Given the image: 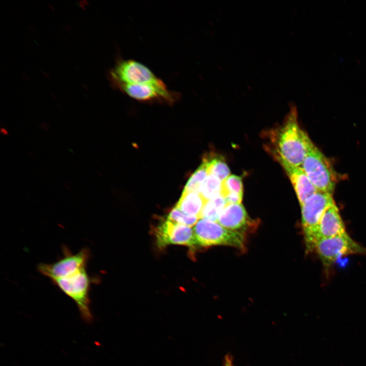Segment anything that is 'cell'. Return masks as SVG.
<instances>
[{
  "mask_svg": "<svg viewBox=\"0 0 366 366\" xmlns=\"http://www.w3.org/2000/svg\"><path fill=\"white\" fill-rule=\"evenodd\" d=\"M208 175V161L204 158L199 167L196 170L187 182L183 191L199 192L200 185Z\"/></svg>",
  "mask_w": 366,
  "mask_h": 366,
  "instance_id": "17",
  "label": "cell"
},
{
  "mask_svg": "<svg viewBox=\"0 0 366 366\" xmlns=\"http://www.w3.org/2000/svg\"><path fill=\"white\" fill-rule=\"evenodd\" d=\"M243 187L241 177L230 175L222 182L221 195L224 197L230 193L243 195Z\"/></svg>",
  "mask_w": 366,
  "mask_h": 366,
  "instance_id": "19",
  "label": "cell"
},
{
  "mask_svg": "<svg viewBox=\"0 0 366 366\" xmlns=\"http://www.w3.org/2000/svg\"><path fill=\"white\" fill-rule=\"evenodd\" d=\"M167 219L178 224L191 227L196 224L199 218L196 216L186 214L175 207L169 212Z\"/></svg>",
  "mask_w": 366,
  "mask_h": 366,
  "instance_id": "20",
  "label": "cell"
},
{
  "mask_svg": "<svg viewBox=\"0 0 366 366\" xmlns=\"http://www.w3.org/2000/svg\"><path fill=\"white\" fill-rule=\"evenodd\" d=\"M207 158L208 161V174L216 176L221 181L230 175V169L222 156L211 155Z\"/></svg>",
  "mask_w": 366,
  "mask_h": 366,
  "instance_id": "18",
  "label": "cell"
},
{
  "mask_svg": "<svg viewBox=\"0 0 366 366\" xmlns=\"http://www.w3.org/2000/svg\"><path fill=\"white\" fill-rule=\"evenodd\" d=\"M193 231L197 245L202 247L217 245L245 249V238L242 232L228 229L218 222L200 219Z\"/></svg>",
  "mask_w": 366,
  "mask_h": 366,
  "instance_id": "4",
  "label": "cell"
},
{
  "mask_svg": "<svg viewBox=\"0 0 366 366\" xmlns=\"http://www.w3.org/2000/svg\"><path fill=\"white\" fill-rule=\"evenodd\" d=\"M222 182L217 177L208 174L200 185L199 192L206 200H209L221 195Z\"/></svg>",
  "mask_w": 366,
  "mask_h": 366,
  "instance_id": "16",
  "label": "cell"
},
{
  "mask_svg": "<svg viewBox=\"0 0 366 366\" xmlns=\"http://www.w3.org/2000/svg\"><path fill=\"white\" fill-rule=\"evenodd\" d=\"M226 205L225 200L221 195L206 201L202 210L200 219L218 222L222 210Z\"/></svg>",
  "mask_w": 366,
  "mask_h": 366,
  "instance_id": "15",
  "label": "cell"
},
{
  "mask_svg": "<svg viewBox=\"0 0 366 366\" xmlns=\"http://www.w3.org/2000/svg\"><path fill=\"white\" fill-rule=\"evenodd\" d=\"M287 173L296 194L300 206L317 189L311 182L301 167L292 166L283 161H278Z\"/></svg>",
  "mask_w": 366,
  "mask_h": 366,
  "instance_id": "13",
  "label": "cell"
},
{
  "mask_svg": "<svg viewBox=\"0 0 366 366\" xmlns=\"http://www.w3.org/2000/svg\"><path fill=\"white\" fill-rule=\"evenodd\" d=\"M112 85L152 83L160 78L143 64L132 59L118 58L108 73Z\"/></svg>",
  "mask_w": 366,
  "mask_h": 366,
  "instance_id": "6",
  "label": "cell"
},
{
  "mask_svg": "<svg viewBox=\"0 0 366 366\" xmlns=\"http://www.w3.org/2000/svg\"><path fill=\"white\" fill-rule=\"evenodd\" d=\"M123 94L141 102L165 101L172 104L177 100L180 94L170 90L163 80L144 84H119L114 86Z\"/></svg>",
  "mask_w": 366,
  "mask_h": 366,
  "instance_id": "9",
  "label": "cell"
},
{
  "mask_svg": "<svg viewBox=\"0 0 366 366\" xmlns=\"http://www.w3.org/2000/svg\"><path fill=\"white\" fill-rule=\"evenodd\" d=\"M206 201L198 192L183 191L175 207L186 214L200 219Z\"/></svg>",
  "mask_w": 366,
  "mask_h": 366,
  "instance_id": "14",
  "label": "cell"
},
{
  "mask_svg": "<svg viewBox=\"0 0 366 366\" xmlns=\"http://www.w3.org/2000/svg\"><path fill=\"white\" fill-rule=\"evenodd\" d=\"M155 235L157 245L160 248L171 244L194 248L197 245L193 229L167 219L157 226Z\"/></svg>",
  "mask_w": 366,
  "mask_h": 366,
  "instance_id": "10",
  "label": "cell"
},
{
  "mask_svg": "<svg viewBox=\"0 0 366 366\" xmlns=\"http://www.w3.org/2000/svg\"><path fill=\"white\" fill-rule=\"evenodd\" d=\"M272 138L273 155L278 161L301 166L312 141L299 125L295 106H290L284 121L274 131Z\"/></svg>",
  "mask_w": 366,
  "mask_h": 366,
  "instance_id": "1",
  "label": "cell"
},
{
  "mask_svg": "<svg viewBox=\"0 0 366 366\" xmlns=\"http://www.w3.org/2000/svg\"><path fill=\"white\" fill-rule=\"evenodd\" d=\"M1 133L4 135H7L8 133L7 131L4 128L1 129Z\"/></svg>",
  "mask_w": 366,
  "mask_h": 366,
  "instance_id": "22",
  "label": "cell"
},
{
  "mask_svg": "<svg viewBox=\"0 0 366 366\" xmlns=\"http://www.w3.org/2000/svg\"><path fill=\"white\" fill-rule=\"evenodd\" d=\"M62 256L52 263H41L37 266L38 271L51 281L63 276L78 268L87 266L90 257L88 248H84L73 253L66 246L62 247Z\"/></svg>",
  "mask_w": 366,
  "mask_h": 366,
  "instance_id": "8",
  "label": "cell"
},
{
  "mask_svg": "<svg viewBox=\"0 0 366 366\" xmlns=\"http://www.w3.org/2000/svg\"><path fill=\"white\" fill-rule=\"evenodd\" d=\"M301 167L317 191L333 194L337 179L335 172L328 160L313 142Z\"/></svg>",
  "mask_w": 366,
  "mask_h": 366,
  "instance_id": "3",
  "label": "cell"
},
{
  "mask_svg": "<svg viewBox=\"0 0 366 366\" xmlns=\"http://www.w3.org/2000/svg\"><path fill=\"white\" fill-rule=\"evenodd\" d=\"M218 222L228 229L240 232L254 225L241 203L227 205L222 210Z\"/></svg>",
  "mask_w": 366,
  "mask_h": 366,
  "instance_id": "11",
  "label": "cell"
},
{
  "mask_svg": "<svg viewBox=\"0 0 366 366\" xmlns=\"http://www.w3.org/2000/svg\"><path fill=\"white\" fill-rule=\"evenodd\" d=\"M325 266H329L341 256L364 254L365 250L346 232L335 237L319 239L313 248Z\"/></svg>",
  "mask_w": 366,
  "mask_h": 366,
  "instance_id": "7",
  "label": "cell"
},
{
  "mask_svg": "<svg viewBox=\"0 0 366 366\" xmlns=\"http://www.w3.org/2000/svg\"><path fill=\"white\" fill-rule=\"evenodd\" d=\"M346 233L345 226L334 203L326 209L320 220L315 242L319 239L331 238Z\"/></svg>",
  "mask_w": 366,
  "mask_h": 366,
  "instance_id": "12",
  "label": "cell"
},
{
  "mask_svg": "<svg viewBox=\"0 0 366 366\" xmlns=\"http://www.w3.org/2000/svg\"><path fill=\"white\" fill-rule=\"evenodd\" d=\"M86 267L70 271L51 281L75 302L82 318L90 323L93 316L90 310L89 291L92 284L97 280L89 275Z\"/></svg>",
  "mask_w": 366,
  "mask_h": 366,
  "instance_id": "2",
  "label": "cell"
},
{
  "mask_svg": "<svg viewBox=\"0 0 366 366\" xmlns=\"http://www.w3.org/2000/svg\"><path fill=\"white\" fill-rule=\"evenodd\" d=\"M223 366H234L233 359L230 354H226L224 358Z\"/></svg>",
  "mask_w": 366,
  "mask_h": 366,
  "instance_id": "21",
  "label": "cell"
},
{
  "mask_svg": "<svg viewBox=\"0 0 366 366\" xmlns=\"http://www.w3.org/2000/svg\"><path fill=\"white\" fill-rule=\"evenodd\" d=\"M332 194L317 191L300 206L307 250H313L318 224L326 209L334 203Z\"/></svg>",
  "mask_w": 366,
  "mask_h": 366,
  "instance_id": "5",
  "label": "cell"
}]
</instances>
